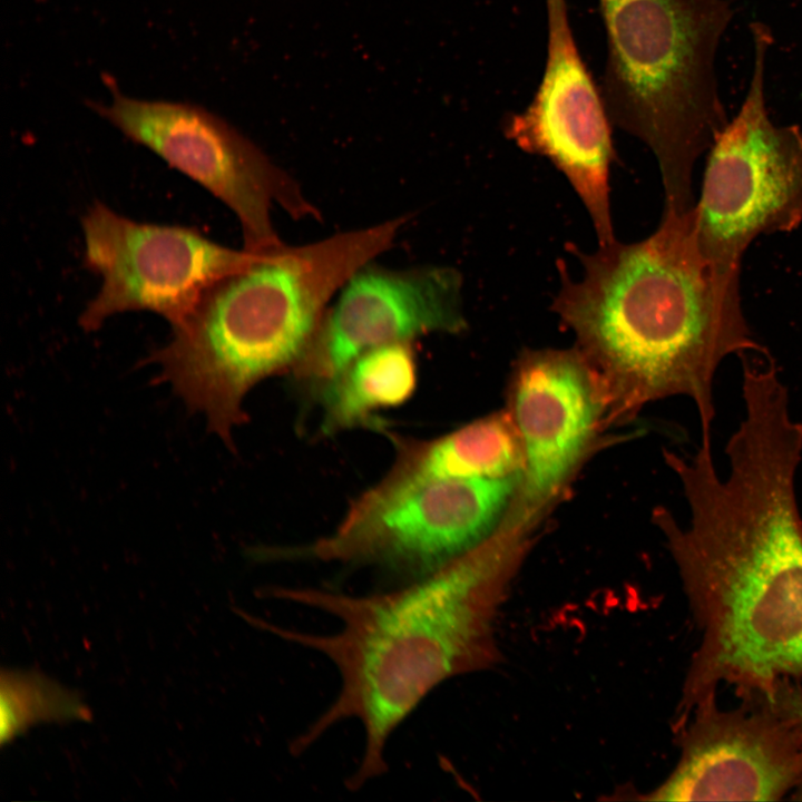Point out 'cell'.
I'll use <instances>...</instances> for the list:
<instances>
[{"mask_svg":"<svg viewBox=\"0 0 802 802\" xmlns=\"http://www.w3.org/2000/svg\"><path fill=\"white\" fill-rule=\"evenodd\" d=\"M0 713L2 746L41 723L87 722L91 717L77 693L33 669L1 671Z\"/></svg>","mask_w":802,"mask_h":802,"instance_id":"2e32d148","label":"cell"},{"mask_svg":"<svg viewBox=\"0 0 802 802\" xmlns=\"http://www.w3.org/2000/svg\"><path fill=\"white\" fill-rule=\"evenodd\" d=\"M571 252L583 276L570 278L558 262L552 311L574 331L588 363L633 402L689 397L702 433L711 434L722 361L766 352L743 313L741 271L723 270L704 254L693 208L664 211L656 231L639 242Z\"/></svg>","mask_w":802,"mask_h":802,"instance_id":"3957f363","label":"cell"},{"mask_svg":"<svg viewBox=\"0 0 802 802\" xmlns=\"http://www.w3.org/2000/svg\"><path fill=\"white\" fill-rule=\"evenodd\" d=\"M383 431L395 450L390 470L380 480L383 483L404 485L441 478H521L519 436L506 419H480L432 440Z\"/></svg>","mask_w":802,"mask_h":802,"instance_id":"5bb4252c","label":"cell"},{"mask_svg":"<svg viewBox=\"0 0 802 802\" xmlns=\"http://www.w3.org/2000/svg\"><path fill=\"white\" fill-rule=\"evenodd\" d=\"M94 108L228 206L239 222L245 250L267 252L283 244L272 219L275 207L294 219H320L319 209L285 169L199 106L117 92L109 104Z\"/></svg>","mask_w":802,"mask_h":802,"instance_id":"ba28073f","label":"cell"},{"mask_svg":"<svg viewBox=\"0 0 802 802\" xmlns=\"http://www.w3.org/2000/svg\"><path fill=\"white\" fill-rule=\"evenodd\" d=\"M409 215L262 252L214 283L173 326L150 360L190 410L233 446L247 417L246 394L291 372L310 346L330 301L362 266L388 251Z\"/></svg>","mask_w":802,"mask_h":802,"instance_id":"277c9868","label":"cell"},{"mask_svg":"<svg viewBox=\"0 0 802 802\" xmlns=\"http://www.w3.org/2000/svg\"><path fill=\"white\" fill-rule=\"evenodd\" d=\"M759 710L697 708L681 760L645 799L775 801L802 783V740L767 702Z\"/></svg>","mask_w":802,"mask_h":802,"instance_id":"8fae6325","label":"cell"},{"mask_svg":"<svg viewBox=\"0 0 802 802\" xmlns=\"http://www.w3.org/2000/svg\"><path fill=\"white\" fill-rule=\"evenodd\" d=\"M81 226L85 265L102 281L79 317L89 332L130 311L155 312L174 326L214 283L262 253L225 247L195 228L131 221L99 200Z\"/></svg>","mask_w":802,"mask_h":802,"instance_id":"9c48e42d","label":"cell"},{"mask_svg":"<svg viewBox=\"0 0 802 802\" xmlns=\"http://www.w3.org/2000/svg\"><path fill=\"white\" fill-rule=\"evenodd\" d=\"M520 476L379 481L350 506L327 536L303 546L257 548L265 561L319 560L375 566L422 577L486 540Z\"/></svg>","mask_w":802,"mask_h":802,"instance_id":"8992f818","label":"cell"},{"mask_svg":"<svg viewBox=\"0 0 802 802\" xmlns=\"http://www.w3.org/2000/svg\"><path fill=\"white\" fill-rule=\"evenodd\" d=\"M524 535L499 529L475 548L400 588L354 596L309 587L265 589L263 596L324 612L338 632L311 634L246 614L253 625L326 656L341 688L332 704L291 743L304 753L327 730L356 718L364 749L350 790L388 770L385 746L395 728L442 682L485 668L496 658L493 623Z\"/></svg>","mask_w":802,"mask_h":802,"instance_id":"7a4b0ae2","label":"cell"},{"mask_svg":"<svg viewBox=\"0 0 802 802\" xmlns=\"http://www.w3.org/2000/svg\"><path fill=\"white\" fill-rule=\"evenodd\" d=\"M327 307L300 362L290 372L313 395L368 350L464 330L462 276L453 267L358 270Z\"/></svg>","mask_w":802,"mask_h":802,"instance_id":"30bf717a","label":"cell"},{"mask_svg":"<svg viewBox=\"0 0 802 802\" xmlns=\"http://www.w3.org/2000/svg\"><path fill=\"white\" fill-rule=\"evenodd\" d=\"M415 385L412 342L365 351L312 395L321 408V434L333 436L356 428L383 431L385 426L375 412L405 402Z\"/></svg>","mask_w":802,"mask_h":802,"instance_id":"9a60e30c","label":"cell"},{"mask_svg":"<svg viewBox=\"0 0 802 802\" xmlns=\"http://www.w3.org/2000/svg\"><path fill=\"white\" fill-rule=\"evenodd\" d=\"M594 383L581 352L540 350L521 355L512 413L522 471L517 501L502 527L525 532L569 477L599 412Z\"/></svg>","mask_w":802,"mask_h":802,"instance_id":"7c38bea8","label":"cell"},{"mask_svg":"<svg viewBox=\"0 0 802 802\" xmlns=\"http://www.w3.org/2000/svg\"><path fill=\"white\" fill-rule=\"evenodd\" d=\"M753 69L736 115L708 149L701 195L693 207L704 254L726 271H741L761 235L790 233L802 223V128L775 125L765 97L766 60L773 37L750 25Z\"/></svg>","mask_w":802,"mask_h":802,"instance_id":"52a82bcc","label":"cell"},{"mask_svg":"<svg viewBox=\"0 0 802 802\" xmlns=\"http://www.w3.org/2000/svg\"><path fill=\"white\" fill-rule=\"evenodd\" d=\"M607 55L602 97L612 125L654 154L664 209L695 205L693 169L730 121L715 59L733 19L726 0H598Z\"/></svg>","mask_w":802,"mask_h":802,"instance_id":"5b68a950","label":"cell"},{"mask_svg":"<svg viewBox=\"0 0 802 802\" xmlns=\"http://www.w3.org/2000/svg\"><path fill=\"white\" fill-rule=\"evenodd\" d=\"M547 58L530 104L508 118L505 134L520 149L578 173L607 160L614 151L610 120L579 53L565 0H546Z\"/></svg>","mask_w":802,"mask_h":802,"instance_id":"4fadbf2b","label":"cell"},{"mask_svg":"<svg viewBox=\"0 0 802 802\" xmlns=\"http://www.w3.org/2000/svg\"><path fill=\"white\" fill-rule=\"evenodd\" d=\"M717 475L711 437L687 459L667 454L691 509L687 528L658 509L655 519L677 564L701 646L687 675L686 713L714 703L720 683L770 697L783 677H802V518L795 475L802 423L789 393L757 385Z\"/></svg>","mask_w":802,"mask_h":802,"instance_id":"6da1fadb","label":"cell"},{"mask_svg":"<svg viewBox=\"0 0 802 802\" xmlns=\"http://www.w3.org/2000/svg\"><path fill=\"white\" fill-rule=\"evenodd\" d=\"M765 701L789 721L802 740V688L781 681ZM795 792L796 799H802V783Z\"/></svg>","mask_w":802,"mask_h":802,"instance_id":"e0dca14e","label":"cell"}]
</instances>
